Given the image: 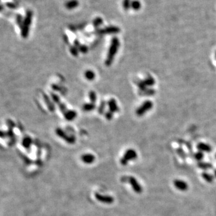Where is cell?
<instances>
[{
    "label": "cell",
    "instance_id": "obj_1",
    "mask_svg": "<svg viewBox=\"0 0 216 216\" xmlns=\"http://www.w3.org/2000/svg\"><path fill=\"white\" fill-rule=\"evenodd\" d=\"M120 46V42L119 39H118V38L116 36L113 37L112 40H111L106 59L105 60V62H104V64H105L106 66L109 67L112 65L115 56L118 51Z\"/></svg>",
    "mask_w": 216,
    "mask_h": 216
},
{
    "label": "cell",
    "instance_id": "obj_2",
    "mask_svg": "<svg viewBox=\"0 0 216 216\" xmlns=\"http://www.w3.org/2000/svg\"><path fill=\"white\" fill-rule=\"evenodd\" d=\"M33 18V12L31 10H28L24 16V23L22 28L20 29V35L22 38L26 39L28 37L30 33V27L31 26Z\"/></svg>",
    "mask_w": 216,
    "mask_h": 216
},
{
    "label": "cell",
    "instance_id": "obj_3",
    "mask_svg": "<svg viewBox=\"0 0 216 216\" xmlns=\"http://www.w3.org/2000/svg\"><path fill=\"white\" fill-rule=\"evenodd\" d=\"M120 31L121 30L119 27L111 25L104 27L103 28L95 29L94 34L95 35H99V36H102V35L105 34H116L119 33Z\"/></svg>",
    "mask_w": 216,
    "mask_h": 216
},
{
    "label": "cell",
    "instance_id": "obj_4",
    "mask_svg": "<svg viewBox=\"0 0 216 216\" xmlns=\"http://www.w3.org/2000/svg\"><path fill=\"white\" fill-rule=\"evenodd\" d=\"M153 107V103L151 100L145 101L136 110V114L138 116H142L148 111H150Z\"/></svg>",
    "mask_w": 216,
    "mask_h": 216
},
{
    "label": "cell",
    "instance_id": "obj_5",
    "mask_svg": "<svg viewBox=\"0 0 216 216\" xmlns=\"http://www.w3.org/2000/svg\"><path fill=\"white\" fill-rule=\"evenodd\" d=\"M79 5V2L78 0H68L64 4L66 9L68 10H73L78 7Z\"/></svg>",
    "mask_w": 216,
    "mask_h": 216
},
{
    "label": "cell",
    "instance_id": "obj_6",
    "mask_svg": "<svg viewBox=\"0 0 216 216\" xmlns=\"http://www.w3.org/2000/svg\"><path fill=\"white\" fill-rule=\"evenodd\" d=\"M43 98L44 99L45 103H46L47 108L49 109L51 112H53L55 110V107L53 102L50 99L49 97L47 96L45 93H43Z\"/></svg>",
    "mask_w": 216,
    "mask_h": 216
},
{
    "label": "cell",
    "instance_id": "obj_7",
    "mask_svg": "<svg viewBox=\"0 0 216 216\" xmlns=\"http://www.w3.org/2000/svg\"><path fill=\"white\" fill-rule=\"evenodd\" d=\"M108 105L109 110L112 113L118 112L119 111V108L118 106L116 101L114 99H110L108 102Z\"/></svg>",
    "mask_w": 216,
    "mask_h": 216
},
{
    "label": "cell",
    "instance_id": "obj_8",
    "mask_svg": "<svg viewBox=\"0 0 216 216\" xmlns=\"http://www.w3.org/2000/svg\"><path fill=\"white\" fill-rule=\"evenodd\" d=\"M64 116L67 121H72L77 116V112L74 110H67L64 114Z\"/></svg>",
    "mask_w": 216,
    "mask_h": 216
},
{
    "label": "cell",
    "instance_id": "obj_9",
    "mask_svg": "<svg viewBox=\"0 0 216 216\" xmlns=\"http://www.w3.org/2000/svg\"><path fill=\"white\" fill-rule=\"evenodd\" d=\"M103 24V19L102 17L97 16L92 21V25L95 29H98Z\"/></svg>",
    "mask_w": 216,
    "mask_h": 216
},
{
    "label": "cell",
    "instance_id": "obj_10",
    "mask_svg": "<svg viewBox=\"0 0 216 216\" xmlns=\"http://www.w3.org/2000/svg\"><path fill=\"white\" fill-rule=\"evenodd\" d=\"M143 81L145 84V85L147 86V87H151L154 86L155 85V83H156L155 79L151 76H147V78L143 80Z\"/></svg>",
    "mask_w": 216,
    "mask_h": 216
},
{
    "label": "cell",
    "instance_id": "obj_11",
    "mask_svg": "<svg viewBox=\"0 0 216 216\" xmlns=\"http://www.w3.org/2000/svg\"><path fill=\"white\" fill-rule=\"evenodd\" d=\"M16 23L18 25V26L20 30L22 28L23 23H24V16H23L20 13H18L16 15Z\"/></svg>",
    "mask_w": 216,
    "mask_h": 216
},
{
    "label": "cell",
    "instance_id": "obj_12",
    "mask_svg": "<svg viewBox=\"0 0 216 216\" xmlns=\"http://www.w3.org/2000/svg\"><path fill=\"white\" fill-rule=\"evenodd\" d=\"M84 76L88 81H93L95 79V74L91 70H87L84 73Z\"/></svg>",
    "mask_w": 216,
    "mask_h": 216
},
{
    "label": "cell",
    "instance_id": "obj_13",
    "mask_svg": "<svg viewBox=\"0 0 216 216\" xmlns=\"http://www.w3.org/2000/svg\"><path fill=\"white\" fill-rule=\"evenodd\" d=\"M136 157V153L135 151L133 150H129L125 152L124 155V160H129L135 158Z\"/></svg>",
    "mask_w": 216,
    "mask_h": 216
},
{
    "label": "cell",
    "instance_id": "obj_14",
    "mask_svg": "<svg viewBox=\"0 0 216 216\" xmlns=\"http://www.w3.org/2000/svg\"><path fill=\"white\" fill-rule=\"evenodd\" d=\"M95 108V104L93 103H85L82 106V109L83 111H85V112H90V111L94 110Z\"/></svg>",
    "mask_w": 216,
    "mask_h": 216
},
{
    "label": "cell",
    "instance_id": "obj_15",
    "mask_svg": "<svg viewBox=\"0 0 216 216\" xmlns=\"http://www.w3.org/2000/svg\"><path fill=\"white\" fill-rule=\"evenodd\" d=\"M175 186L177 189L181 190H184L187 189V184L184 181L181 180H176L175 181Z\"/></svg>",
    "mask_w": 216,
    "mask_h": 216
},
{
    "label": "cell",
    "instance_id": "obj_16",
    "mask_svg": "<svg viewBox=\"0 0 216 216\" xmlns=\"http://www.w3.org/2000/svg\"><path fill=\"white\" fill-rule=\"evenodd\" d=\"M141 8V3L139 0H133L131 3V9L134 11H138Z\"/></svg>",
    "mask_w": 216,
    "mask_h": 216
},
{
    "label": "cell",
    "instance_id": "obj_17",
    "mask_svg": "<svg viewBox=\"0 0 216 216\" xmlns=\"http://www.w3.org/2000/svg\"><path fill=\"white\" fill-rule=\"evenodd\" d=\"M198 148L199 150L203 151H206V152H209L210 151L211 148V147L209 145L204 144V143H200L198 145Z\"/></svg>",
    "mask_w": 216,
    "mask_h": 216
},
{
    "label": "cell",
    "instance_id": "obj_18",
    "mask_svg": "<svg viewBox=\"0 0 216 216\" xmlns=\"http://www.w3.org/2000/svg\"><path fill=\"white\" fill-rule=\"evenodd\" d=\"M131 0H123L122 3L123 9L125 11H128L129 10H130V9H131Z\"/></svg>",
    "mask_w": 216,
    "mask_h": 216
},
{
    "label": "cell",
    "instance_id": "obj_19",
    "mask_svg": "<svg viewBox=\"0 0 216 216\" xmlns=\"http://www.w3.org/2000/svg\"><path fill=\"white\" fill-rule=\"evenodd\" d=\"M55 132H56V134H57L59 137H61V138L64 139L65 140L67 139V136H68L66 135V133H65V131H64L63 130H62L61 129H60V128H57V129H56V130H55Z\"/></svg>",
    "mask_w": 216,
    "mask_h": 216
},
{
    "label": "cell",
    "instance_id": "obj_20",
    "mask_svg": "<svg viewBox=\"0 0 216 216\" xmlns=\"http://www.w3.org/2000/svg\"><path fill=\"white\" fill-rule=\"evenodd\" d=\"M155 93H156L155 90L154 89L150 88H147V89H146L145 90H144V91H141V94L142 95H148V96L154 95Z\"/></svg>",
    "mask_w": 216,
    "mask_h": 216
},
{
    "label": "cell",
    "instance_id": "obj_21",
    "mask_svg": "<svg viewBox=\"0 0 216 216\" xmlns=\"http://www.w3.org/2000/svg\"><path fill=\"white\" fill-rule=\"evenodd\" d=\"M31 144V139L30 137H25L22 141V145L25 148H28Z\"/></svg>",
    "mask_w": 216,
    "mask_h": 216
},
{
    "label": "cell",
    "instance_id": "obj_22",
    "mask_svg": "<svg viewBox=\"0 0 216 216\" xmlns=\"http://www.w3.org/2000/svg\"><path fill=\"white\" fill-rule=\"evenodd\" d=\"M94 156L91 154H85L82 156V160L85 162H87V163L92 162L94 160Z\"/></svg>",
    "mask_w": 216,
    "mask_h": 216
},
{
    "label": "cell",
    "instance_id": "obj_23",
    "mask_svg": "<svg viewBox=\"0 0 216 216\" xmlns=\"http://www.w3.org/2000/svg\"><path fill=\"white\" fill-rule=\"evenodd\" d=\"M89 99L91 103H94L97 102V94L94 91H90L89 93Z\"/></svg>",
    "mask_w": 216,
    "mask_h": 216
},
{
    "label": "cell",
    "instance_id": "obj_24",
    "mask_svg": "<svg viewBox=\"0 0 216 216\" xmlns=\"http://www.w3.org/2000/svg\"><path fill=\"white\" fill-rule=\"evenodd\" d=\"M70 52L71 54L74 57H78L79 55V49L78 47H76L74 45L71 46L70 48Z\"/></svg>",
    "mask_w": 216,
    "mask_h": 216
},
{
    "label": "cell",
    "instance_id": "obj_25",
    "mask_svg": "<svg viewBox=\"0 0 216 216\" xmlns=\"http://www.w3.org/2000/svg\"><path fill=\"white\" fill-rule=\"evenodd\" d=\"M51 98H52L53 103L57 104L58 105L61 103V100H60V97L56 94L51 93Z\"/></svg>",
    "mask_w": 216,
    "mask_h": 216
},
{
    "label": "cell",
    "instance_id": "obj_26",
    "mask_svg": "<svg viewBox=\"0 0 216 216\" xmlns=\"http://www.w3.org/2000/svg\"><path fill=\"white\" fill-rule=\"evenodd\" d=\"M105 107H106L105 102L102 101L100 103V106H99V109H98V112L100 114H103L104 113V109H105Z\"/></svg>",
    "mask_w": 216,
    "mask_h": 216
},
{
    "label": "cell",
    "instance_id": "obj_27",
    "mask_svg": "<svg viewBox=\"0 0 216 216\" xmlns=\"http://www.w3.org/2000/svg\"><path fill=\"white\" fill-rule=\"evenodd\" d=\"M79 52L82 53H86L88 51V47L87 46L85 45H81V46L78 47Z\"/></svg>",
    "mask_w": 216,
    "mask_h": 216
},
{
    "label": "cell",
    "instance_id": "obj_28",
    "mask_svg": "<svg viewBox=\"0 0 216 216\" xmlns=\"http://www.w3.org/2000/svg\"><path fill=\"white\" fill-rule=\"evenodd\" d=\"M58 107H59V109L60 110L61 112L62 113V114H64L66 111L67 110V108H66V106L65 105V104L63 103H60L59 104H58Z\"/></svg>",
    "mask_w": 216,
    "mask_h": 216
},
{
    "label": "cell",
    "instance_id": "obj_29",
    "mask_svg": "<svg viewBox=\"0 0 216 216\" xmlns=\"http://www.w3.org/2000/svg\"><path fill=\"white\" fill-rule=\"evenodd\" d=\"M5 5L10 9H15L17 8V5L13 2H7L5 3Z\"/></svg>",
    "mask_w": 216,
    "mask_h": 216
},
{
    "label": "cell",
    "instance_id": "obj_30",
    "mask_svg": "<svg viewBox=\"0 0 216 216\" xmlns=\"http://www.w3.org/2000/svg\"><path fill=\"white\" fill-rule=\"evenodd\" d=\"M113 114L114 113H112V112H110V110L108 111V112H106V114H105V118L109 121L111 120L113 118Z\"/></svg>",
    "mask_w": 216,
    "mask_h": 216
},
{
    "label": "cell",
    "instance_id": "obj_31",
    "mask_svg": "<svg viewBox=\"0 0 216 216\" xmlns=\"http://www.w3.org/2000/svg\"><path fill=\"white\" fill-rule=\"evenodd\" d=\"M73 44H74V46H76V47H78V48L81 46V43H80V41H79L78 39H75L73 41Z\"/></svg>",
    "mask_w": 216,
    "mask_h": 216
},
{
    "label": "cell",
    "instance_id": "obj_32",
    "mask_svg": "<svg viewBox=\"0 0 216 216\" xmlns=\"http://www.w3.org/2000/svg\"><path fill=\"white\" fill-rule=\"evenodd\" d=\"M215 60H216V52H215Z\"/></svg>",
    "mask_w": 216,
    "mask_h": 216
}]
</instances>
